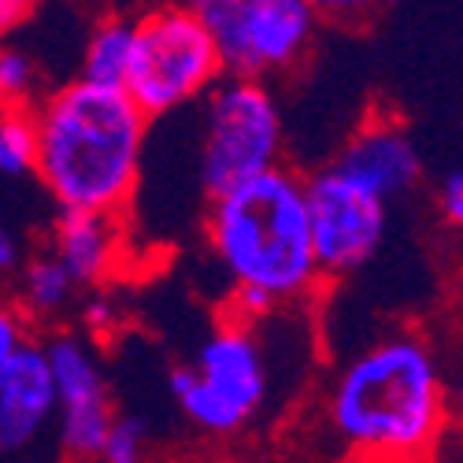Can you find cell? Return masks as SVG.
<instances>
[{"mask_svg": "<svg viewBox=\"0 0 463 463\" xmlns=\"http://www.w3.org/2000/svg\"><path fill=\"white\" fill-rule=\"evenodd\" d=\"M459 234H463V226H459Z\"/></svg>", "mask_w": 463, "mask_h": 463, "instance_id": "obj_24", "label": "cell"}, {"mask_svg": "<svg viewBox=\"0 0 463 463\" xmlns=\"http://www.w3.org/2000/svg\"><path fill=\"white\" fill-rule=\"evenodd\" d=\"M204 238L234 289H256L279 304H293L323 279L312 241L307 178L286 167L208 201Z\"/></svg>", "mask_w": 463, "mask_h": 463, "instance_id": "obj_3", "label": "cell"}, {"mask_svg": "<svg viewBox=\"0 0 463 463\" xmlns=\"http://www.w3.org/2000/svg\"><path fill=\"white\" fill-rule=\"evenodd\" d=\"M148 456V422L141 415H119L104 445V463H145Z\"/></svg>", "mask_w": 463, "mask_h": 463, "instance_id": "obj_17", "label": "cell"}, {"mask_svg": "<svg viewBox=\"0 0 463 463\" xmlns=\"http://www.w3.org/2000/svg\"><path fill=\"white\" fill-rule=\"evenodd\" d=\"M449 390L430 345L393 334L367 345L330 385L326 415L341 441L367 456L408 459L441 430Z\"/></svg>", "mask_w": 463, "mask_h": 463, "instance_id": "obj_2", "label": "cell"}, {"mask_svg": "<svg viewBox=\"0 0 463 463\" xmlns=\"http://www.w3.org/2000/svg\"><path fill=\"white\" fill-rule=\"evenodd\" d=\"M60 438V390L45 341H23L0 356V452L8 463H26L45 441Z\"/></svg>", "mask_w": 463, "mask_h": 463, "instance_id": "obj_10", "label": "cell"}, {"mask_svg": "<svg viewBox=\"0 0 463 463\" xmlns=\"http://www.w3.org/2000/svg\"><path fill=\"white\" fill-rule=\"evenodd\" d=\"M452 408L463 415V367H459V374H456V382H452Z\"/></svg>", "mask_w": 463, "mask_h": 463, "instance_id": "obj_23", "label": "cell"}, {"mask_svg": "<svg viewBox=\"0 0 463 463\" xmlns=\"http://www.w3.org/2000/svg\"><path fill=\"white\" fill-rule=\"evenodd\" d=\"M282 167V108L267 82L222 79L204 104L197 171L208 201Z\"/></svg>", "mask_w": 463, "mask_h": 463, "instance_id": "obj_5", "label": "cell"}, {"mask_svg": "<svg viewBox=\"0 0 463 463\" xmlns=\"http://www.w3.org/2000/svg\"><path fill=\"white\" fill-rule=\"evenodd\" d=\"M30 323L15 312V307H5V316H0V356H8L15 353L23 341H30Z\"/></svg>", "mask_w": 463, "mask_h": 463, "instance_id": "obj_19", "label": "cell"}, {"mask_svg": "<svg viewBox=\"0 0 463 463\" xmlns=\"http://www.w3.org/2000/svg\"><path fill=\"white\" fill-rule=\"evenodd\" d=\"M219 49L226 79L263 82L304 60L319 30L307 0H201L193 5Z\"/></svg>", "mask_w": 463, "mask_h": 463, "instance_id": "obj_7", "label": "cell"}, {"mask_svg": "<svg viewBox=\"0 0 463 463\" xmlns=\"http://www.w3.org/2000/svg\"><path fill=\"white\" fill-rule=\"evenodd\" d=\"M441 212L449 222L463 226V171H452L441 182Z\"/></svg>", "mask_w": 463, "mask_h": 463, "instance_id": "obj_20", "label": "cell"}, {"mask_svg": "<svg viewBox=\"0 0 463 463\" xmlns=\"http://www.w3.org/2000/svg\"><path fill=\"white\" fill-rule=\"evenodd\" d=\"M267 360L260 337L241 323L212 330L197 356L167 371V393L178 411L208 434H238L267 404Z\"/></svg>", "mask_w": 463, "mask_h": 463, "instance_id": "obj_4", "label": "cell"}, {"mask_svg": "<svg viewBox=\"0 0 463 463\" xmlns=\"http://www.w3.org/2000/svg\"><path fill=\"white\" fill-rule=\"evenodd\" d=\"M52 378L60 390V449L67 459H100L115 427V408L97 349L86 334H52L45 341Z\"/></svg>", "mask_w": 463, "mask_h": 463, "instance_id": "obj_9", "label": "cell"}, {"mask_svg": "<svg viewBox=\"0 0 463 463\" xmlns=\"http://www.w3.org/2000/svg\"><path fill=\"white\" fill-rule=\"evenodd\" d=\"M19 15L26 19L30 5H19V0H5V5H0V26H5V33H12L19 26Z\"/></svg>", "mask_w": 463, "mask_h": 463, "instance_id": "obj_22", "label": "cell"}, {"mask_svg": "<svg viewBox=\"0 0 463 463\" xmlns=\"http://www.w3.org/2000/svg\"><path fill=\"white\" fill-rule=\"evenodd\" d=\"M226 79L219 49L193 5H167L137 15V52L127 97L148 115H164L208 97Z\"/></svg>", "mask_w": 463, "mask_h": 463, "instance_id": "obj_6", "label": "cell"}, {"mask_svg": "<svg viewBox=\"0 0 463 463\" xmlns=\"http://www.w3.org/2000/svg\"><path fill=\"white\" fill-rule=\"evenodd\" d=\"M74 293H79V282L71 279V271L52 252L30 256L26 267L15 275V312L26 323H49L67 312Z\"/></svg>", "mask_w": 463, "mask_h": 463, "instance_id": "obj_14", "label": "cell"}, {"mask_svg": "<svg viewBox=\"0 0 463 463\" xmlns=\"http://www.w3.org/2000/svg\"><path fill=\"white\" fill-rule=\"evenodd\" d=\"M79 316H82V330L86 334L108 337L115 326H119V304H115L111 293H104V289H90L82 307H79Z\"/></svg>", "mask_w": 463, "mask_h": 463, "instance_id": "obj_18", "label": "cell"}, {"mask_svg": "<svg viewBox=\"0 0 463 463\" xmlns=\"http://www.w3.org/2000/svg\"><path fill=\"white\" fill-rule=\"evenodd\" d=\"M137 52V15H104L82 45L79 82L127 93Z\"/></svg>", "mask_w": 463, "mask_h": 463, "instance_id": "obj_13", "label": "cell"}, {"mask_svg": "<svg viewBox=\"0 0 463 463\" xmlns=\"http://www.w3.org/2000/svg\"><path fill=\"white\" fill-rule=\"evenodd\" d=\"M330 167H337L345 178H353L356 185L378 193L385 201L408 193L422 175L415 141L397 123H385V119H371L367 127H360L345 141V148L337 152V160Z\"/></svg>", "mask_w": 463, "mask_h": 463, "instance_id": "obj_11", "label": "cell"}, {"mask_svg": "<svg viewBox=\"0 0 463 463\" xmlns=\"http://www.w3.org/2000/svg\"><path fill=\"white\" fill-rule=\"evenodd\" d=\"M79 282V289H100L123 260V226L119 215L97 212H60L49 249Z\"/></svg>", "mask_w": 463, "mask_h": 463, "instance_id": "obj_12", "label": "cell"}, {"mask_svg": "<svg viewBox=\"0 0 463 463\" xmlns=\"http://www.w3.org/2000/svg\"><path fill=\"white\" fill-rule=\"evenodd\" d=\"M42 160V134H37V115L26 108H5L0 115V171L5 178L37 175Z\"/></svg>", "mask_w": 463, "mask_h": 463, "instance_id": "obj_15", "label": "cell"}, {"mask_svg": "<svg viewBox=\"0 0 463 463\" xmlns=\"http://www.w3.org/2000/svg\"><path fill=\"white\" fill-rule=\"evenodd\" d=\"M42 67H37V60L19 49V45H8L5 52H0V93H5V108H26L33 111L37 104H42L52 90L42 86Z\"/></svg>", "mask_w": 463, "mask_h": 463, "instance_id": "obj_16", "label": "cell"}, {"mask_svg": "<svg viewBox=\"0 0 463 463\" xmlns=\"http://www.w3.org/2000/svg\"><path fill=\"white\" fill-rule=\"evenodd\" d=\"M23 267H26V256L19 252L15 230H0V271H5L8 279H15Z\"/></svg>", "mask_w": 463, "mask_h": 463, "instance_id": "obj_21", "label": "cell"}, {"mask_svg": "<svg viewBox=\"0 0 463 463\" xmlns=\"http://www.w3.org/2000/svg\"><path fill=\"white\" fill-rule=\"evenodd\" d=\"M307 212L323 279H349L367 267L390 226V201L345 178L337 167L307 178Z\"/></svg>", "mask_w": 463, "mask_h": 463, "instance_id": "obj_8", "label": "cell"}, {"mask_svg": "<svg viewBox=\"0 0 463 463\" xmlns=\"http://www.w3.org/2000/svg\"><path fill=\"white\" fill-rule=\"evenodd\" d=\"M37 178L60 212L119 215L141 182L148 115L119 90L63 82L33 108Z\"/></svg>", "mask_w": 463, "mask_h": 463, "instance_id": "obj_1", "label": "cell"}]
</instances>
